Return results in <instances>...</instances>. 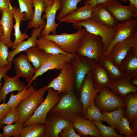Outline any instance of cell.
<instances>
[{"label":"cell","mask_w":137,"mask_h":137,"mask_svg":"<svg viewBox=\"0 0 137 137\" xmlns=\"http://www.w3.org/2000/svg\"><path fill=\"white\" fill-rule=\"evenodd\" d=\"M94 104L101 111L111 112L119 107H126L124 98L117 96L107 87L101 88L96 93Z\"/></svg>","instance_id":"5b68a950"},{"label":"cell","mask_w":137,"mask_h":137,"mask_svg":"<svg viewBox=\"0 0 137 137\" xmlns=\"http://www.w3.org/2000/svg\"><path fill=\"white\" fill-rule=\"evenodd\" d=\"M85 28L77 29L75 33H68L64 32L60 34H48L43 36L53 41L63 52L72 55L77 54V50L86 32Z\"/></svg>","instance_id":"7a4b0ae2"},{"label":"cell","mask_w":137,"mask_h":137,"mask_svg":"<svg viewBox=\"0 0 137 137\" xmlns=\"http://www.w3.org/2000/svg\"><path fill=\"white\" fill-rule=\"evenodd\" d=\"M12 62L14 66L16 75L19 77H24L29 85L32 82L35 71L26 55L21 54L13 58Z\"/></svg>","instance_id":"d6986e66"},{"label":"cell","mask_w":137,"mask_h":137,"mask_svg":"<svg viewBox=\"0 0 137 137\" xmlns=\"http://www.w3.org/2000/svg\"><path fill=\"white\" fill-rule=\"evenodd\" d=\"M12 7L10 0H0V11L9 7Z\"/></svg>","instance_id":"c3c4849f"},{"label":"cell","mask_w":137,"mask_h":137,"mask_svg":"<svg viewBox=\"0 0 137 137\" xmlns=\"http://www.w3.org/2000/svg\"><path fill=\"white\" fill-rule=\"evenodd\" d=\"M70 121L73 123L74 130L81 137L88 135L95 137H101L97 126L90 119L77 116L72 118Z\"/></svg>","instance_id":"ffe728a7"},{"label":"cell","mask_w":137,"mask_h":137,"mask_svg":"<svg viewBox=\"0 0 137 137\" xmlns=\"http://www.w3.org/2000/svg\"><path fill=\"white\" fill-rule=\"evenodd\" d=\"M104 49L101 38L86 31L77 54L94 59L98 62L103 55Z\"/></svg>","instance_id":"3957f363"},{"label":"cell","mask_w":137,"mask_h":137,"mask_svg":"<svg viewBox=\"0 0 137 137\" xmlns=\"http://www.w3.org/2000/svg\"><path fill=\"white\" fill-rule=\"evenodd\" d=\"M50 111L70 121L76 116H83L82 106L73 91L61 96L59 102Z\"/></svg>","instance_id":"6da1fadb"},{"label":"cell","mask_w":137,"mask_h":137,"mask_svg":"<svg viewBox=\"0 0 137 137\" xmlns=\"http://www.w3.org/2000/svg\"><path fill=\"white\" fill-rule=\"evenodd\" d=\"M129 124L127 119L123 117L117 125L116 131L127 137H136L137 134L131 128Z\"/></svg>","instance_id":"ab89813d"},{"label":"cell","mask_w":137,"mask_h":137,"mask_svg":"<svg viewBox=\"0 0 137 137\" xmlns=\"http://www.w3.org/2000/svg\"><path fill=\"white\" fill-rule=\"evenodd\" d=\"M92 71L85 75L80 88V102L82 104L84 114L88 107L94 104L95 95L99 90L94 87Z\"/></svg>","instance_id":"5bb4252c"},{"label":"cell","mask_w":137,"mask_h":137,"mask_svg":"<svg viewBox=\"0 0 137 137\" xmlns=\"http://www.w3.org/2000/svg\"><path fill=\"white\" fill-rule=\"evenodd\" d=\"M94 9L92 20L110 28H115L119 23L107 10L103 4L94 6Z\"/></svg>","instance_id":"cb8c5ba5"},{"label":"cell","mask_w":137,"mask_h":137,"mask_svg":"<svg viewBox=\"0 0 137 137\" xmlns=\"http://www.w3.org/2000/svg\"><path fill=\"white\" fill-rule=\"evenodd\" d=\"M23 123L18 121L14 124L3 125L1 127L3 130L2 135L3 137H19L23 128Z\"/></svg>","instance_id":"8d00e7d4"},{"label":"cell","mask_w":137,"mask_h":137,"mask_svg":"<svg viewBox=\"0 0 137 137\" xmlns=\"http://www.w3.org/2000/svg\"><path fill=\"white\" fill-rule=\"evenodd\" d=\"M25 51L28 60L33 66L35 72L42 66L48 57V54L36 46L31 47Z\"/></svg>","instance_id":"4316f807"},{"label":"cell","mask_w":137,"mask_h":137,"mask_svg":"<svg viewBox=\"0 0 137 137\" xmlns=\"http://www.w3.org/2000/svg\"><path fill=\"white\" fill-rule=\"evenodd\" d=\"M45 25H41L37 28H33L30 38L26 41H23L19 44L12 51H9L7 61L9 65H11L12 60L16 55L21 52L25 51L31 47L36 46L37 38L41 36V32L44 28Z\"/></svg>","instance_id":"7402d4cb"},{"label":"cell","mask_w":137,"mask_h":137,"mask_svg":"<svg viewBox=\"0 0 137 137\" xmlns=\"http://www.w3.org/2000/svg\"><path fill=\"white\" fill-rule=\"evenodd\" d=\"M46 125L42 123H32L23 126L19 137H43Z\"/></svg>","instance_id":"1f68e13d"},{"label":"cell","mask_w":137,"mask_h":137,"mask_svg":"<svg viewBox=\"0 0 137 137\" xmlns=\"http://www.w3.org/2000/svg\"><path fill=\"white\" fill-rule=\"evenodd\" d=\"M11 65H6L2 67H0V92L4 82H1L2 79L6 74L7 72L11 68Z\"/></svg>","instance_id":"f6af8a7d"},{"label":"cell","mask_w":137,"mask_h":137,"mask_svg":"<svg viewBox=\"0 0 137 137\" xmlns=\"http://www.w3.org/2000/svg\"><path fill=\"white\" fill-rule=\"evenodd\" d=\"M45 128L43 137H58L62 130L71 122L60 117L50 110L45 119Z\"/></svg>","instance_id":"9a60e30c"},{"label":"cell","mask_w":137,"mask_h":137,"mask_svg":"<svg viewBox=\"0 0 137 137\" xmlns=\"http://www.w3.org/2000/svg\"><path fill=\"white\" fill-rule=\"evenodd\" d=\"M97 62L94 59L83 56L77 54L72 55L71 63L74 70L75 84L78 92L86 75L92 71Z\"/></svg>","instance_id":"9c48e42d"},{"label":"cell","mask_w":137,"mask_h":137,"mask_svg":"<svg viewBox=\"0 0 137 137\" xmlns=\"http://www.w3.org/2000/svg\"><path fill=\"white\" fill-rule=\"evenodd\" d=\"M11 109L5 102L0 104V119L6 114Z\"/></svg>","instance_id":"bcb514c9"},{"label":"cell","mask_w":137,"mask_h":137,"mask_svg":"<svg viewBox=\"0 0 137 137\" xmlns=\"http://www.w3.org/2000/svg\"><path fill=\"white\" fill-rule=\"evenodd\" d=\"M130 81L133 85L136 86L137 85V76L131 79Z\"/></svg>","instance_id":"816d5d0a"},{"label":"cell","mask_w":137,"mask_h":137,"mask_svg":"<svg viewBox=\"0 0 137 137\" xmlns=\"http://www.w3.org/2000/svg\"><path fill=\"white\" fill-rule=\"evenodd\" d=\"M16 8L14 6L1 11L2 16L0 20V25L2 26L3 31L2 40L8 48L10 47L13 43L11 36L14 26L13 14Z\"/></svg>","instance_id":"e0dca14e"},{"label":"cell","mask_w":137,"mask_h":137,"mask_svg":"<svg viewBox=\"0 0 137 137\" xmlns=\"http://www.w3.org/2000/svg\"><path fill=\"white\" fill-rule=\"evenodd\" d=\"M44 2L45 8L50 6L53 3L54 0H43Z\"/></svg>","instance_id":"681fc988"},{"label":"cell","mask_w":137,"mask_h":137,"mask_svg":"<svg viewBox=\"0 0 137 137\" xmlns=\"http://www.w3.org/2000/svg\"><path fill=\"white\" fill-rule=\"evenodd\" d=\"M82 0H60L61 4L60 11L57 19L59 21L68 14L77 10V4Z\"/></svg>","instance_id":"d590c367"},{"label":"cell","mask_w":137,"mask_h":137,"mask_svg":"<svg viewBox=\"0 0 137 137\" xmlns=\"http://www.w3.org/2000/svg\"><path fill=\"white\" fill-rule=\"evenodd\" d=\"M98 62L105 68L112 80H116L124 78L119 68L107 56L103 55Z\"/></svg>","instance_id":"d6a6232c"},{"label":"cell","mask_w":137,"mask_h":137,"mask_svg":"<svg viewBox=\"0 0 137 137\" xmlns=\"http://www.w3.org/2000/svg\"><path fill=\"white\" fill-rule=\"evenodd\" d=\"M91 121L97 126L102 137H124V135L119 134L111 126H107L95 120Z\"/></svg>","instance_id":"74e56055"},{"label":"cell","mask_w":137,"mask_h":137,"mask_svg":"<svg viewBox=\"0 0 137 137\" xmlns=\"http://www.w3.org/2000/svg\"><path fill=\"white\" fill-rule=\"evenodd\" d=\"M112 0H85L83 3L85 5L90 4L94 6L98 4H105Z\"/></svg>","instance_id":"7dc6e473"},{"label":"cell","mask_w":137,"mask_h":137,"mask_svg":"<svg viewBox=\"0 0 137 137\" xmlns=\"http://www.w3.org/2000/svg\"><path fill=\"white\" fill-rule=\"evenodd\" d=\"M75 83L74 73L70 62L66 64L60 70L59 75L47 85V89L53 88L61 96L73 91Z\"/></svg>","instance_id":"52a82bcc"},{"label":"cell","mask_w":137,"mask_h":137,"mask_svg":"<svg viewBox=\"0 0 137 137\" xmlns=\"http://www.w3.org/2000/svg\"><path fill=\"white\" fill-rule=\"evenodd\" d=\"M72 55L62 53L48 54V57L45 62L35 72L32 81L35 80L37 77L42 75L49 70L56 69L60 70L66 64L71 62Z\"/></svg>","instance_id":"4fadbf2b"},{"label":"cell","mask_w":137,"mask_h":137,"mask_svg":"<svg viewBox=\"0 0 137 137\" xmlns=\"http://www.w3.org/2000/svg\"><path fill=\"white\" fill-rule=\"evenodd\" d=\"M1 11H0V20H1Z\"/></svg>","instance_id":"11a10c76"},{"label":"cell","mask_w":137,"mask_h":137,"mask_svg":"<svg viewBox=\"0 0 137 137\" xmlns=\"http://www.w3.org/2000/svg\"><path fill=\"white\" fill-rule=\"evenodd\" d=\"M1 121V120L0 119V123ZM3 137L2 134L0 132V137Z\"/></svg>","instance_id":"db71d44e"},{"label":"cell","mask_w":137,"mask_h":137,"mask_svg":"<svg viewBox=\"0 0 137 137\" xmlns=\"http://www.w3.org/2000/svg\"><path fill=\"white\" fill-rule=\"evenodd\" d=\"M115 37L103 56H107L113 45L117 43L133 36L137 32V20L132 18L119 23L115 28Z\"/></svg>","instance_id":"7c38bea8"},{"label":"cell","mask_w":137,"mask_h":137,"mask_svg":"<svg viewBox=\"0 0 137 137\" xmlns=\"http://www.w3.org/2000/svg\"><path fill=\"white\" fill-rule=\"evenodd\" d=\"M60 137H80L79 134L76 133L74 128L72 122H71L64 128L60 133Z\"/></svg>","instance_id":"ee69618b"},{"label":"cell","mask_w":137,"mask_h":137,"mask_svg":"<svg viewBox=\"0 0 137 137\" xmlns=\"http://www.w3.org/2000/svg\"><path fill=\"white\" fill-rule=\"evenodd\" d=\"M137 45V32L132 36L116 43L113 46L109 54L107 56L119 68L122 60L130 49Z\"/></svg>","instance_id":"8fae6325"},{"label":"cell","mask_w":137,"mask_h":137,"mask_svg":"<svg viewBox=\"0 0 137 137\" xmlns=\"http://www.w3.org/2000/svg\"><path fill=\"white\" fill-rule=\"evenodd\" d=\"M3 78L4 82L0 92V102H5L7 95L9 93L15 91H22L28 87L20 80L19 77L16 75L10 77L6 74Z\"/></svg>","instance_id":"603a6c76"},{"label":"cell","mask_w":137,"mask_h":137,"mask_svg":"<svg viewBox=\"0 0 137 137\" xmlns=\"http://www.w3.org/2000/svg\"><path fill=\"white\" fill-rule=\"evenodd\" d=\"M108 87L115 94L124 98L130 93H135L137 91V87L133 85L130 80L125 78L112 80Z\"/></svg>","instance_id":"484cf974"},{"label":"cell","mask_w":137,"mask_h":137,"mask_svg":"<svg viewBox=\"0 0 137 137\" xmlns=\"http://www.w3.org/2000/svg\"><path fill=\"white\" fill-rule=\"evenodd\" d=\"M17 0L21 11L24 13V18L25 20H30L32 17L34 12L32 0Z\"/></svg>","instance_id":"60d3db41"},{"label":"cell","mask_w":137,"mask_h":137,"mask_svg":"<svg viewBox=\"0 0 137 137\" xmlns=\"http://www.w3.org/2000/svg\"><path fill=\"white\" fill-rule=\"evenodd\" d=\"M38 90L31 85L22 91H19L15 95L12 93L7 103L11 109H14L23 100L26 98L36 93Z\"/></svg>","instance_id":"836d02e7"},{"label":"cell","mask_w":137,"mask_h":137,"mask_svg":"<svg viewBox=\"0 0 137 137\" xmlns=\"http://www.w3.org/2000/svg\"><path fill=\"white\" fill-rule=\"evenodd\" d=\"M36 46L48 54H66L72 55L65 53L61 49L58 45L54 41L41 36L37 39Z\"/></svg>","instance_id":"4dcf8cb0"},{"label":"cell","mask_w":137,"mask_h":137,"mask_svg":"<svg viewBox=\"0 0 137 137\" xmlns=\"http://www.w3.org/2000/svg\"><path fill=\"white\" fill-rule=\"evenodd\" d=\"M61 8L60 0H54L52 4L45 9V14L42 17L46 19V21L44 28L41 32V36L49 34L51 32L53 34H56L57 28L60 24L55 22L56 15L57 11L60 10Z\"/></svg>","instance_id":"ac0fdd59"},{"label":"cell","mask_w":137,"mask_h":137,"mask_svg":"<svg viewBox=\"0 0 137 137\" xmlns=\"http://www.w3.org/2000/svg\"><path fill=\"white\" fill-rule=\"evenodd\" d=\"M114 18L120 23L130 19L137 18V9L132 5H122L117 0H112L103 4Z\"/></svg>","instance_id":"30bf717a"},{"label":"cell","mask_w":137,"mask_h":137,"mask_svg":"<svg viewBox=\"0 0 137 137\" xmlns=\"http://www.w3.org/2000/svg\"><path fill=\"white\" fill-rule=\"evenodd\" d=\"M120 1H123L125 3H126L129 1L130 4L132 5L137 9V0H121Z\"/></svg>","instance_id":"f907efd6"},{"label":"cell","mask_w":137,"mask_h":137,"mask_svg":"<svg viewBox=\"0 0 137 137\" xmlns=\"http://www.w3.org/2000/svg\"><path fill=\"white\" fill-rule=\"evenodd\" d=\"M3 29L2 26L0 25V40H2L3 35Z\"/></svg>","instance_id":"f5cc1de1"},{"label":"cell","mask_w":137,"mask_h":137,"mask_svg":"<svg viewBox=\"0 0 137 137\" xmlns=\"http://www.w3.org/2000/svg\"><path fill=\"white\" fill-rule=\"evenodd\" d=\"M47 95L44 101L39 106L32 116L25 123L23 126L35 123L45 124V119L49 112L59 101L61 96L58 92L52 88H47Z\"/></svg>","instance_id":"ba28073f"},{"label":"cell","mask_w":137,"mask_h":137,"mask_svg":"<svg viewBox=\"0 0 137 137\" xmlns=\"http://www.w3.org/2000/svg\"><path fill=\"white\" fill-rule=\"evenodd\" d=\"M47 89V85L41 88L35 94L21 101L16 106L19 115V121L23 123L32 116L45 100L43 96Z\"/></svg>","instance_id":"8992f818"},{"label":"cell","mask_w":137,"mask_h":137,"mask_svg":"<svg viewBox=\"0 0 137 137\" xmlns=\"http://www.w3.org/2000/svg\"><path fill=\"white\" fill-rule=\"evenodd\" d=\"M119 68L124 78L130 80L137 76V45L130 49Z\"/></svg>","instance_id":"2e32d148"},{"label":"cell","mask_w":137,"mask_h":137,"mask_svg":"<svg viewBox=\"0 0 137 137\" xmlns=\"http://www.w3.org/2000/svg\"><path fill=\"white\" fill-rule=\"evenodd\" d=\"M85 119L94 120L102 123L103 122L104 117L99 108L94 104L89 106L86 109L83 116Z\"/></svg>","instance_id":"f35d334b"},{"label":"cell","mask_w":137,"mask_h":137,"mask_svg":"<svg viewBox=\"0 0 137 137\" xmlns=\"http://www.w3.org/2000/svg\"><path fill=\"white\" fill-rule=\"evenodd\" d=\"M32 3L34 10L32 18L27 23V29L37 28L46 23L42 17V14L45 10L43 1L32 0Z\"/></svg>","instance_id":"f1b7e54d"},{"label":"cell","mask_w":137,"mask_h":137,"mask_svg":"<svg viewBox=\"0 0 137 137\" xmlns=\"http://www.w3.org/2000/svg\"><path fill=\"white\" fill-rule=\"evenodd\" d=\"M94 9V6L85 5L66 15L60 20L59 23L64 22L72 24L87 19H92Z\"/></svg>","instance_id":"44dd1931"},{"label":"cell","mask_w":137,"mask_h":137,"mask_svg":"<svg viewBox=\"0 0 137 137\" xmlns=\"http://www.w3.org/2000/svg\"><path fill=\"white\" fill-rule=\"evenodd\" d=\"M8 47L0 40V67L9 65L7 61Z\"/></svg>","instance_id":"7bdbcfd3"},{"label":"cell","mask_w":137,"mask_h":137,"mask_svg":"<svg viewBox=\"0 0 137 137\" xmlns=\"http://www.w3.org/2000/svg\"><path fill=\"white\" fill-rule=\"evenodd\" d=\"M126 109L124 116L126 118L131 125L137 122V93L131 92L124 97Z\"/></svg>","instance_id":"83f0119b"},{"label":"cell","mask_w":137,"mask_h":137,"mask_svg":"<svg viewBox=\"0 0 137 137\" xmlns=\"http://www.w3.org/2000/svg\"><path fill=\"white\" fill-rule=\"evenodd\" d=\"M24 13L22 12L18 7L16 8L14 13L13 16L15 21V23L14 26L15 37L14 41L13 42L10 48L12 49L15 48L17 45L21 43L24 40L28 39V36L25 33H22L20 30V25L22 21H25L24 18Z\"/></svg>","instance_id":"f546056e"},{"label":"cell","mask_w":137,"mask_h":137,"mask_svg":"<svg viewBox=\"0 0 137 137\" xmlns=\"http://www.w3.org/2000/svg\"><path fill=\"white\" fill-rule=\"evenodd\" d=\"M93 82L96 90H99L105 87H108L112 80L105 68L98 62L94 66L92 70Z\"/></svg>","instance_id":"d4e9b609"},{"label":"cell","mask_w":137,"mask_h":137,"mask_svg":"<svg viewBox=\"0 0 137 137\" xmlns=\"http://www.w3.org/2000/svg\"><path fill=\"white\" fill-rule=\"evenodd\" d=\"M72 24L76 29L83 27L88 32L100 36L104 45V53L113 40L116 34L115 28L107 27L91 19L86 20Z\"/></svg>","instance_id":"277c9868"},{"label":"cell","mask_w":137,"mask_h":137,"mask_svg":"<svg viewBox=\"0 0 137 137\" xmlns=\"http://www.w3.org/2000/svg\"><path fill=\"white\" fill-rule=\"evenodd\" d=\"M125 108L120 107L117 110L111 112L102 110L101 113L104 117L103 122H106L117 130V127L122 117L124 116Z\"/></svg>","instance_id":"e575fe53"},{"label":"cell","mask_w":137,"mask_h":137,"mask_svg":"<svg viewBox=\"0 0 137 137\" xmlns=\"http://www.w3.org/2000/svg\"><path fill=\"white\" fill-rule=\"evenodd\" d=\"M19 115L16 107L11 109L1 120L0 128L5 124H12L19 121Z\"/></svg>","instance_id":"b9f144b4"}]
</instances>
